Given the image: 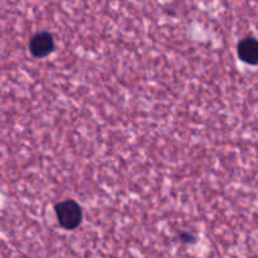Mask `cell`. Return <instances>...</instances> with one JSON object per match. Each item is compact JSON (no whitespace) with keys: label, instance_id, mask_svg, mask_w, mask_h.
<instances>
[{"label":"cell","instance_id":"obj_1","mask_svg":"<svg viewBox=\"0 0 258 258\" xmlns=\"http://www.w3.org/2000/svg\"><path fill=\"white\" fill-rule=\"evenodd\" d=\"M55 216L60 227L64 229H76L82 222V209L75 201H63L55 206Z\"/></svg>","mask_w":258,"mask_h":258},{"label":"cell","instance_id":"obj_2","mask_svg":"<svg viewBox=\"0 0 258 258\" xmlns=\"http://www.w3.org/2000/svg\"><path fill=\"white\" fill-rule=\"evenodd\" d=\"M29 49L30 53H32L34 57H47V55L50 54V53L53 52V49H54V39H53V35L49 34L48 32L37 33V34L30 39Z\"/></svg>","mask_w":258,"mask_h":258},{"label":"cell","instance_id":"obj_3","mask_svg":"<svg viewBox=\"0 0 258 258\" xmlns=\"http://www.w3.org/2000/svg\"><path fill=\"white\" fill-rule=\"evenodd\" d=\"M238 57L247 64H258V40L244 38L238 44Z\"/></svg>","mask_w":258,"mask_h":258}]
</instances>
